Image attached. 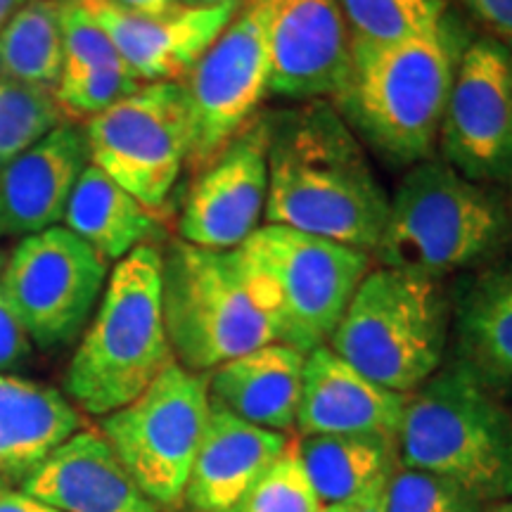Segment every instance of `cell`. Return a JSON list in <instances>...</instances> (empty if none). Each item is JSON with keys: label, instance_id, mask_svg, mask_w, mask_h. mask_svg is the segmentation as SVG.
Wrapping results in <instances>:
<instances>
[{"label": "cell", "instance_id": "cell-42", "mask_svg": "<svg viewBox=\"0 0 512 512\" xmlns=\"http://www.w3.org/2000/svg\"><path fill=\"white\" fill-rule=\"evenodd\" d=\"M3 266H5V254L0 252V271H3Z\"/></svg>", "mask_w": 512, "mask_h": 512}, {"label": "cell", "instance_id": "cell-11", "mask_svg": "<svg viewBox=\"0 0 512 512\" xmlns=\"http://www.w3.org/2000/svg\"><path fill=\"white\" fill-rule=\"evenodd\" d=\"M105 280L107 259L60 226L27 235L0 271L5 297L41 349L64 347L79 335Z\"/></svg>", "mask_w": 512, "mask_h": 512}, {"label": "cell", "instance_id": "cell-28", "mask_svg": "<svg viewBox=\"0 0 512 512\" xmlns=\"http://www.w3.org/2000/svg\"><path fill=\"white\" fill-rule=\"evenodd\" d=\"M64 124L55 93L0 76V169Z\"/></svg>", "mask_w": 512, "mask_h": 512}, {"label": "cell", "instance_id": "cell-23", "mask_svg": "<svg viewBox=\"0 0 512 512\" xmlns=\"http://www.w3.org/2000/svg\"><path fill=\"white\" fill-rule=\"evenodd\" d=\"M458 363L489 392L512 396V261L484 268L456 299Z\"/></svg>", "mask_w": 512, "mask_h": 512}, {"label": "cell", "instance_id": "cell-6", "mask_svg": "<svg viewBox=\"0 0 512 512\" xmlns=\"http://www.w3.org/2000/svg\"><path fill=\"white\" fill-rule=\"evenodd\" d=\"M399 463L451 479L486 505L512 498V415L460 363L408 394Z\"/></svg>", "mask_w": 512, "mask_h": 512}, {"label": "cell", "instance_id": "cell-21", "mask_svg": "<svg viewBox=\"0 0 512 512\" xmlns=\"http://www.w3.org/2000/svg\"><path fill=\"white\" fill-rule=\"evenodd\" d=\"M81 427V413L55 387L0 375V491L22 489L36 467Z\"/></svg>", "mask_w": 512, "mask_h": 512}, {"label": "cell", "instance_id": "cell-15", "mask_svg": "<svg viewBox=\"0 0 512 512\" xmlns=\"http://www.w3.org/2000/svg\"><path fill=\"white\" fill-rule=\"evenodd\" d=\"M271 62L268 93L332 100L351 69V34L339 0H259Z\"/></svg>", "mask_w": 512, "mask_h": 512}, {"label": "cell", "instance_id": "cell-2", "mask_svg": "<svg viewBox=\"0 0 512 512\" xmlns=\"http://www.w3.org/2000/svg\"><path fill=\"white\" fill-rule=\"evenodd\" d=\"M467 43L446 15L437 29L389 43H351V69L330 102L361 143L392 166L432 159Z\"/></svg>", "mask_w": 512, "mask_h": 512}, {"label": "cell", "instance_id": "cell-14", "mask_svg": "<svg viewBox=\"0 0 512 512\" xmlns=\"http://www.w3.org/2000/svg\"><path fill=\"white\" fill-rule=\"evenodd\" d=\"M266 117H254L202 171L185 197L178 233L204 249H238L264 219L268 197Z\"/></svg>", "mask_w": 512, "mask_h": 512}, {"label": "cell", "instance_id": "cell-3", "mask_svg": "<svg viewBox=\"0 0 512 512\" xmlns=\"http://www.w3.org/2000/svg\"><path fill=\"white\" fill-rule=\"evenodd\" d=\"M162 309L171 351L192 373H211L266 344L283 342L271 280L238 249L174 240L162 254Z\"/></svg>", "mask_w": 512, "mask_h": 512}, {"label": "cell", "instance_id": "cell-13", "mask_svg": "<svg viewBox=\"0 0 512 512\" xmlns=\"http://www.w3.org/2000/svg\"><path fill=\"white\" fill-rule=\"evenodd\" d=\"M439 145L460 176L512 200V50L496 38L467 43Z\"/></svg>", "mask_w": 512, "mask_h": 512}, {"label": "cell", "instance_id": "cell-18", "mask_svg": "<svg viewBox=\"0 0 512 512\" xmlns=\"http://www.w3.org/2000/svg\"><path fill=\"white\" fill-rule=\"evenodd\" d=\"M22 494L62 512H164L100 432H76L36 467Z\"/></svg>", "mask_w": 512, "mask_h": 512}, {"label": "cell", "instance_id": "cell-43", "mask_svg": "<svg viewBox=\"0 0 512 512\" xmlns=\"http://www.w3.org/2000/svg\"><path fill=\"white\" fill-rule=\"evenodd\" d=\"M0 235H3V233H0Z\"/></svg>", "mask_w": 512, "mask_h": 512}, {"label": "cell", "instance_id": "cell-31", "mask_svg": "<svg viewBox=\"0 0 512 512\" xmlns=\"http://www.w3.org/2000/svg\"><path fill=\"white\" fill-rule=\"evenodd\" d=\"M60 24L64 55L60 76H76L88 72H102V69L126 67V62L121 60L117 48H114L112 38L83 10L79 0H60Z\"/></svg>", "mask_w": 512, "mask_h": 512}, {"label": "cell", "instance_id": "cell-36", "mask_svg": "<svg viewBox=\"0 0 512 512\" xmlns=\"http://www.w3.org/2000/svg\"><path fill=\"white\" fill-rule=\"evenodd\" d=\"M0 512H62L50 505L34 501L22 491H0Z\"/></svg>", "mask_w": 512, "mask_h": 512}, {"label": "cell", "instance_id": "cell-41", "mask_svg": "<svg viewBox=\"0 0 512 512\" xmlns=\"http://www.w3.org/2000/svg\"><path fill=\"white\" fill-rule=\"evenodd\" d=\"M223 0H181V5H190V8H207V5H219Z\"/></svg>", "mask_w": 512, "mask_h": 512}, {"label": "cell", "instance_id": "cell-29", "mask_svg": "<svg viewBox=\"0 0 512 512\" xmlns=\"http://www.w3.org/2000/svg\"><path fill=\"white\" fill-rule=\"evenodd\" d=\"M323 508L299 458L297 444L290 441L233 512H320Z\"/></svg>", "mask_w": 512, "mask_h": 512}, {"label": "cell", "instance_id": "cell-33", "mask_svg": "<svg viewBox=\"0 0 512 512\" xmlns=\"http://www.w3.org/2000/svg\"><path fill=\"white\" fill-rule=\"evenodd\" d=\"M31 356V337L17 318L3 287H0V375L27 363Z\"/></svg>", "mask_w": 512, "mask_h": 512}, {"label": "cell", "instance_id": "cell-5", "mask_svg": "<svg viewBox=\"0 0 512 512\" xmlns=\"http://www.w3.org/2000/svg\"><path fill=\"white\" fill-rule=\"evenodd\" d=\"M162 309V252L140 245L110 278L91 328L64 373V392L81 411L105 418L174 363Z\"/></svg>", "mask_w": 512, "mask_h": 512}, {"label": "cell", "instance_id": "cell-16", "mask_svg": "<svg viewBox=\"0 0 512 512\" xmlns=\"http://www.w3.org/2000/svg\"><path fill=\"white\" fill-rule=\"evenodd\" d=\"M79 3L112 38L140 83L183 81L240 8V0H223L207 8L178 5L169 15L138 17L112 0Z\"/></svg>", "mask_w": 512, "mask_h": 512}, {"label": "cell", "instance_id": "cell-32", "mask_svg": "<svg viewBox=\"0 0 512 512\" xmlns=\"http://www.w3.org/2000/svg\"><path fill=\"white\" fill-rule=\"evenodd\" d=\"M143 86L128 67L102 69V72H88L76 76H60L55 86V100L60 105L64 121H88L98 117L119 100L128 98Z\"/></svg>", "mask_w": 512, "mask_h": 512}, {"label": "cell", "instance_id": "cell-35", "mask_svg": "<svg viewBox=\"0 0 512 512\" xmlns=\"http://www.w3.org/2000/svg\"><path fill=\"white\" fill-rule=\"evenodd\" d=\"M119 8L138 17H162L181 5V0H112Z\"/></svg>", "mask_w": 512, "mask_h": 512}, {"label": "cell", "instance_id": "cell-1", "mask_svg": "<svg viewBox=\"0 0 512 512\" xmlns=\"http://www.w3.org/2000/svg\"><path fill=\"white\" fill-rule=\"evenodd\" d=\"M268 126L266 223L373 254L389 195L335 105L304 102L268 114Z\"/></svg>", "mask_w": 512, "mask_h": 512}, {"label": "cell", "instance_id": "cell-9", "mask_svg": "<svg viewBox=\"0 0 512 512\" xmlns=\"http://www.w3.org/2000/svg\"><path fill=\"white\" fill-rule=\"evenodd\" d=\"M83 133L88 162L152 214H162L192 147V110L183 83H143L88 119Z\"/></svg>", "mask_w": 512, "mask_h": 512}, {"label": "cell", "instance_id": "cell-25", "mask_svg": "<svg viewBox=\"0 0 512 512\" xmlns=\"http://www.w3.org/2000/svg\"><path fill=\"white\" fill-rule=\"evenodd\" d=\"M297 453L323 505L349 503L399 467V439L387 434H313Z\"/></svg>", "mask_w": 512, "mask_h": 512}, {"label": "cell", "instance_id": "cell-17", "mask_svg": "<svg viewBox=\"0 0 512 512\" xmlns=\"http://www.w3.org/2000/svg\"><path fill=\"white\" fill-rule=\"evenodd\" d=\"M408 394L392 392L358 373L328 344L306 354L297 427L313 434H387L399 437Z\"/></svg>", "mask_w": 512, "mask_h": 512}, {"label": "cell", "instance_id": "cell-10", "mask_svg": "<svg viewBox=\"0 0 512 512\" xmlns=\"http://www.w3.org/2000/svg\"><path fill=\"white\" fill-rule=\"evenodd\" d=\"M242 252L271 280L283 342L302 354L328 344L373 259L366 249L273 223L256 228Z\"/></svg>", "mask_w": 512, "mask_h": 512}, {"label": "cell", "instance_id": "cell-22", "mask_svg": "<svg viewBox=\"0 0 512 512\" xmlns=\"http://www.w3.org/2000/svg\"><path fill=\"white\" fill-rule=\"evenodd\" d=\"M306 354L273 342L209 373V401L249 425L290 432L297 422Z\"/></svg>", "mask_w": 512, "mask_h": 512}, {"label": "cell", "instance_id": "cell-24", "mask_svg": "<svg viewBox=\"0 0 512 512\" xmlns=\"http://www.w3.org/2000/svg\"><path fill=\"white\" fill-rule=\"evenodd\" d=\"M62 219L67 230L107 261H121L136 247L150 245L147 240L157 238L162 228L157 214L93 164L76 181Z\"/></svg>", "mask_w": 512, "mask_h": 512}, {"label": "cell", "instance_id": "cell-27", "mask_svg": "<svg viewBox=\"0 0 512 512\" xmlns=\"http://www.w3.org/2000/svg\"><path fill=\"white\" fill-rule=\"evenodd\" d=\"M351 43L389 46L437 29L448 0H339Z\"/></svg>", "mask_w": 512, "mask_h": 512}, {"label": "cell", "instance_id": "cell-30", "mask_svg": "<svg viewBox=\"0 0 512 512\" xmlns=\"http://www.w3.org/2000/svg\"><path fill=\"white\" fill-rule=\"evenodd\" d=\"M387 512H484L486 503L451 479L411 467H396L384 489Z\"/></svg>", "mask_w": 512, "mask_h": 512}, {"label": "cell", "instance_id": "cell-40", "mask_svg": "<svg viewBox=\"0 0 512 512\" xmlns=\"http://www.w3.org/2000/svg\"><path fill=\"white\" fill-rule=\"evenodd\" d=\"M354 501H356V498H354ZM354 501L337 503V505H325V508L320 512H351V508H354Z\"/></svg>", "mask_w": 512, "mask_h": 512}, {"label": "cell", "instance_id": "cell-34", "mask_svg": "<svg viewBox=\"0 0 512 512\" xmlns=\"http://www.w3.org/2000/svg\"><path fill=\"white\" fill-rule=\"evenodd\" d=\"M467 10L475 15L494 36L512 48V0H463Z\"/></svg>", "mask_w": 512, "mask_h": 512}, {"label": "cell", "instance_id": "cell-39", "mask_svg": "<svg viewBox=\"0 0 512 512\" xmlns=\"http://www.w3.org/2000/svg\"><path fill=\"white\" fill-rule=\"evenodd\" d=\"M484 512H512V498H505V501H496L486 505Z\"/></svg>", "mask_w": 512, "mask_h": 512}, {"label": "cell", "instance_id": "cell-4", "mask_svg": "<svg viewBox=\"0 0 512 512\" xmlns=\"http://www.w3.org/2000/svg\"><path fill=\"white\" fill-rule=\"evenodd\" d=\"M512 242V204L444 159L415 164L389 197L373 249L380 266L441 280L496 259Z\"/></svg>", "mask_w": 512, "mask_h": 512}, {"label": "cell", "instance_id": "cell-37", "mask_svg": "<svg viewBox=\"0 0 512 512\" xmlns=\"http://www.w3.org/2000/svg\"><path fill=\"white\" fill-rule=\"evenodd\" d=\"M387 482L370 486L366 494H361L356 498L351 512H387L384 510V489H387Z\"/></svg>", "mask_w": 512, "mask_h": 512}, {"label": "cell", "instance_id": "cell-19", "mask_svg": "<svg viewBox=\"0 0 512 512\" xmlns=\"http://www.w3.org/2000/svg\"><path fill=\"white\" fill-rule=\"evenodd\" d=\"M88 164L86 133L64 121L0 169V233L34 235L62 221Z\"/></svg>", "mask_w": 512, "mask_h": 512}, {"label": "cell", "instance_id": "cell-26", "mask_svg": "<svg viewBox=\"0 0 512 512\" xmlns=\"http://www.w3.org/2000/svg\"><path fill=\"white\" fill-rule=\"evenodd\" d=\"M62 60L60 0H27L0 31V76L55 91Z\"/></svg>", "mask_w": 512, "mask_h": 512}, {"label": "cell", "instance_id": "cell-8", "mask_svg": "<svg viewBox=\"0 0 512 512\" xmlns=\"http://www.w3.org/2000/svg\"><path fill=\"white\" fill-rule=\"evenodd\" d=\"M209 411V375L174 361L138 399L100 418V434L140 489L174 508L185 498Z\"/></svg>", "mask_w": 512, "mask_h": 512}, {"label": "cell", "instance_id": "cell-7", "mask_svg": "<svg viewBox=\"0 0 512 512\" xmlns=\"http://www.w3.org/2000/svg\"><path fill=\"white\" fill-rule=\"evenodd\" d=\"M448 302L441 280L370 268L328 347L370 380L413 394L444 361Z\"/></svg>", "mask_w": 512, "mask_h": 512}, {"label": "cell", "instance_id": "cell-12", "mask_svg": "<svg viewBox=\"0 0 512 512\" xmlns=\"http://www.w3.org/2000/svg\"><path fill=\"white\" fill-rule=\"evenodd\" d=\"M271 62L259 0H240L228 27L181 81L192 110L188 166L202 171L256 117Z\"/></svg>", "mask_w": 512, "mask_h": 512}, {"label": "cell", "instance_id": "cell-38", "mask_svg": "<svg viewBox=\"0 0 512 512\" xmlns=\"http://www.w3.org/2000/svg\"><path fill=\"white\" fill-rule=\"evenodd\" d=\"M27 0H0V31H3L5 24L15 17V12L22 8Z\"/></svg>", "mask_w": 512, "mask_h": 512}, {"label": "cell", "instance_id": "cell-20", "mask_svg": "<svg viewBox=\"0 0 512 512\" xmlns=\"http://www.w3.org/2000/svg\"><path fill=\"white\" fill-rule=\"evenodd\" d=\"M287 444V434L249 425L211 403L183 501L192 512H233Z\"/></svg>", "mask_w": 512, "mask_h": 512}]
</instances>
